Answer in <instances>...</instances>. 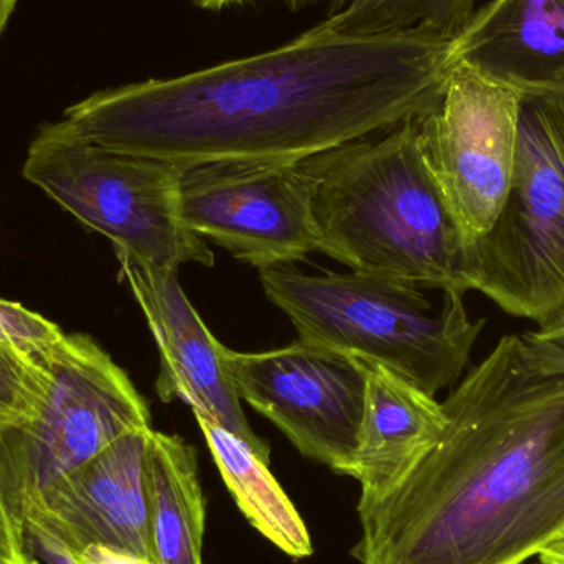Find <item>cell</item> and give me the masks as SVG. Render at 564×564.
<instances>
[{"mask_svg": "<svg viewBox=\"0 0 564 564\" xmlns=\"http://www.w3.org/2000/svg\"><path fill=\"white\" fill-rule=\"evenodd\" d=\"M63 338L65 334L48 318L0 299V344L40 365Z\"/></svg>", "mask_w": 564, "mask_h": 564, "instance_id": "d6986e66", "label": "cell"}, {"mask_svg": "<svg viewBox=\"0 0 564 564\" xmlns=\"http://www.w3.org/2000/svg\"><path fill=\"white\" fill-rule=\"evenodd\" d=\"M151 430L124 434L50 487L22 517L30 545L69 560L99 549L152 564L144 482Z\"/></svg>", "mask_w": 564, "mask_h": 564, "instance_id": "8fae6325", "label": "cell"}, {"mask_svg": "<svg viewBox=\"0 0 564 564\" xmlns=\"http://www.w3.org/2000/svg\"><path fill=\"white\" fill-rule=\"evenodd\" d=\"M39 367L52 377L39 414L0 427V489L20 525L63 477L124 434L152 427L131 378L88 335H65Z\"/></svg>", "mask_w": 564, "mask_h": 564, "instance_id": "52a82bcc", "label": "cell"}, {"mask_svg": "<svg viewBox=\"0 0 564 564\" xmlns=\"http://www.w3.org/2000/svg\"><path fill=\"white\" fill-rule=\"evenodd\" d=\"M0 564H39L19 520L0 489Z\"/></svg>", "mask_w": 564, "mask_h": 564, "instance_id": "44dd1931", "label": "cell"}, {"mask_svg": "<svg viewBox=\"0 0 564 564\" xmlns=\"http://www.w3.org/2000/svg\"><path fill=\"white\" fill-rule=\"evenodd\" d=\"M466 284L539 325L564 302V79L522 93L509 195L470 248Z\"/></svg>", "mask_w": 564, "mask_h": 564, "instance_id": "5b68a950", "label": "cell"}, {"mask_svg": "<svg viewBox=\"0 0 564 564\" xmlns=\"http://www.w3.org/2000/svg\"><path fill=\"white\" fill-rule=\"evenodd\" d=\"M177 191L188 230L260 271L321 253L312 212L315 178L302 161L182 165Z\"/></svg>", "mask_w": 564, "mask_h": 564, "instance_id": "ba28073f", "label": "cell"}, {"mask_svg": "<svg viewBox=\"0 0 564 564\" xmlns=\"http://www.w3.org/2000/svg\"><path fill=\"white\" fill-rule=\"evenodd\" d=\"M260 280L301 340L380 365L431 397L459 381L486 327L460 291L443 292L434 308L420 288L357 271L308 276L280 267Z\"/></svg>", "mask_w": 564, "mask_h": 564, "instance_id": "277c9868", "label": "cell"}, {"mask_svg": "<svg viewBox=\"0 0 564 564\" xmlns=\"http://www.w3.org/2000/svg\"><path fill=\"white\" fill-rule=\"evenodd\" d=\"M195 2L205 10H224L227 7L247 2V0H195Z\"/></svg>", "mask_w": 564, "mask_h": 564, "instance_id": "cb8c5ba5", "label": "cell"}, {"mask_svg": "<svg viewBox=\"0 0 564 564\" xmlns=\"http://www.w3.org/2000/svg\"><path fill=\"white\" fill-rule=\"evenodd\" d=\"M459 62L457 35L317 23L258 55L95 93L59 122L89 144L177 165L301 162L427 115Z\"/></svg>", "mask_w": 564, "mask_h": 564, "instance_id": "6da1fadb", "label": "cell"}, {"mask_svg": "<svg viewBox=\"0 0 564 564\" xmlns=\"http://www.w3.org/2000/svg\"><path fill=\"white\" fill-rule=\"evenodd\" d=\"M539 560L545 564H564V536L546 546L539 555Z\"/></svg>", "mask_w": 564, "mask_h": 564, "instance_id": "603a6c76", "label": "cell"}, {"mask_svg": "<svg viewBox=\"0 0 564 564\" xmlns=\"http://www.w3.org/2000/svg\"><path fill=\"white\" fill-rule=\"evenodd\" d=\"M460 62L520 91L564 79V0H490L457 35Z\"/></svg>", "mask_w": 564, "mask_h": 564, "instance_id": "4fadbf2b", "label": "cell"}, {"mask_svg": "<svg viewBox=\"0 0 564 564\" xmlns=\"http://www.w3.org/2000/svg\"><path fill=\"white\" fill-rule=\"evenodd\" d=\"M446 424L388 492L358 502L360 564H527L564 536V377L506 335L443 401Z\"/></svg>", "mask_w": 564, "mask_h": 564, "instance_id": "7a4b0ae2", "label": "cell"}, {"mask_svg": "<svg viewBox=\"0 0 564 564\" xmlns=\"http://www.w3.org/2000/svg\"><path fill=\"white\" fill-rule=\"evenodd\" d=\"M144 482L152 564H204L207 513L195 447L151 430Z\"/></svg>", "mask_w": 564, "mask_h": 564, "instance_id": "9a60e30c", "label": "cell"}, {"mask_svg": "<svg viewBox=\"0 0 564 564\" xmlns=\"http://www.w3.org/2000/svg\"><path fill=\"white\" fill-rule=\"evenodd\" d=\"M321 253L357 273L467 294L469 250L427 165L416 119L302 161Z\"/></svg>", "mask_w": 564, "mask_h": 564, "instance_id": "3957f363", "label": "cell"}, {"mask_svg": "<svg viewBox=\"0 0 564 564\" xmlns=\"http://www.w3.org/2000/svg\"><path fill=\"white\" fill-rule=\"evenodd\" d=\"M194 414L228 490L251 527L292 560L308 558L314 553L311 533L270 464L227 427Z\"/></svg>", "mask_w": 564, "mask_h": 564, "instance_id": "2e32d148", "label": "cell"}, {"mask_svg": "<svg viewBox=\"0 0 564 564\" xmlns=\"http://www.w3.org/2000/svg\"><path fill=\"white\" fill-rule=\"evenodd\" d=\"M443 403L380 365L367 364V394L357 449L358 502L391 489L437 440Z\"/></svg>", "mask_w": 564, "mask_h": 564, "instance_id": "5bb4252c", "label": "cell"}, {"mask_svg": "<svg viewBox=\"0 0 564 564\" xmlns=\"http://www.w3.org/2000/svg\"><path fill=\"white\" fill-rule=\"evenodd\" d=\"M520 98V89L459 62L436 108L416 119L427 165L469 248L509 195Z\"/></svg>", "mask_w": 564, "mask_h": 564, "instance_id": "30bf717a", "label": "cell"}, {"mask_svg": "<svg viewBox=\"0 0 564 564\" xmlns=\"http://www.w3.org/2000/svg\"><path fill=\"white\" fill-rule=\"evenodd\" d=\"M535 564H545V563H542V562H540V560H539V562H536Z\"/></svg>", "mask_w": 564, "mask_h": 564, "instance_id": "484cf974", "label": "cell"}, {"mask_svg": "<svg viewBox=\"0 0 564 564\" xmlns=\"http://www.w3.org/2000/svg\"><path fill=\"white\" fill-rule=\"evenodd\" d=\"M291 9L302 10L307 7L325 6L328 9V15H334L335 12L344 10L351 0H284Z\"/></svg>", "mask_w": 564, "mask_h": 564, "instance_id": "7402d4cb", "label": "cell"}, {"mask_svg": "<svg viewBox=\"0 0 564 564\" xmlns=\"http://www.w3.org/2000/svg\"><path fill=\"white\" fill-rule=\"evenodd\" d=\"M519 337L523 358L533 371L564 377V302L539 328Z\"/></svg>", "mask_w": 564, "mask_h": 564, "instance_id": "ffe728a7", "label": "cell"}, {"mask_svg": "<svg viewBox=\"0 0 564 564\" xmlns=\"http://www.w3.org/2000/svg\"><path fill=\"white\" fill-rule=\"evenodd\" d=\"M115 253L161 355L158 397L164 403L178 398L194 413L210 417L247 441L270 464V444L251 430L221 361L220 341L185 295L177 268L152 267L118 248Z\"/></svg>", "mask_w": 564, "mask_h": 564, "instance_id": "7c38bea8", "label": "cell"}, {"mask_svg": "<svg viewBox=\"0 0 564 564\" xmlns=\"http://www.w3.org/2000/svg\"><path fill=\"white\" fill-rule=\"evenodd\" d=\"M48 370L0 344V427L33 420L50 390Z\"/></svg>", "mask_w": 564, "mask_h": 564, "instance_id": "ac0fdd59", "label": "cell"}, {"mask_svg": "<svg viewBox=\"0 0 564 564\" xmlns=\"http://www.w3.org/2000/svg\"><path fill=\"white\" fill-rule=\"evenodd\" d=\"M182 165L109 151L76 138L62 122L40 129L23 177L112 247L158 268L197 263L215 254L178 214Z\"/></svg>", "mask_w": 564, "mask_h": 564, "instance_id": "8992f818", "label": "cell"}, {"mask_svg": "<svg viewBox=\"0 0 564 564\" xmlns=\"http://www.w3.org/2000/svg\"><path fill=\"white\" fill-rule=\"evenodd\" d=\"M220 357L241 401L268 417L302 456L355 479L365 361L301 338L260 354L220 344Z\"/></svg>", "mask_w": 564, "mask_h": 564, "instance_id": "9c48e42d", "label": "cell"}, {"mask_svg": "<svg viewBox=\"0 0 564 564\" xmlns=\"http://www.w3.org/2000/svg\"><path fill=\"white\" fill-rule=\"evenodd\" d=\"M17 3H19V0H0V35H2L10 17H12Z\"/></svg>", "mask_w": 564, "mask_h": 564, "instance_id": "d4e9b609", "label": "cell"}, {"mask_svg": "<svg viewBox=\"0 0 564 564\" xmlns=\"http://www.w3.org/2000/svg\"><path fill=\"white\" fill-rule=\"evenodd\" d=\"M476 0H351L318 25L338 35H384L427 30L456 36L476 12Z\"/></svg>", "mask_w": 564, "mask_h": 564, "instance_id": "e0dca14e", "label": "cell"}]
</instances>
